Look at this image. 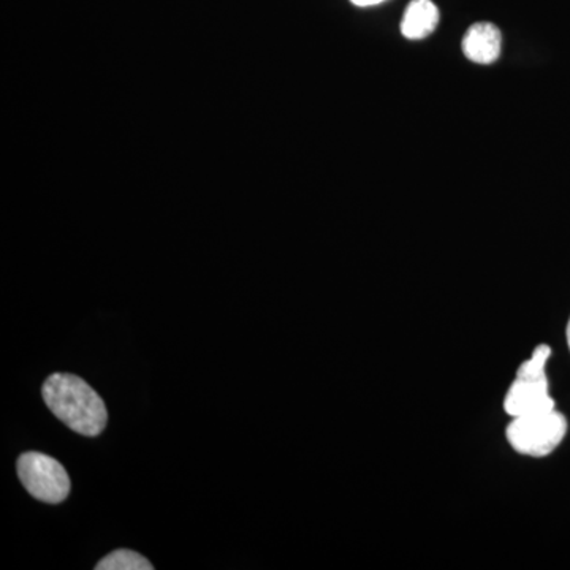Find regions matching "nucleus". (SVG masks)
I'll list each match as a JSON object with an SVG mask.
<instances>
[{"mask_svg":"<svg viewBox=\"0 0 570 570\" xmlns=\"http://www.w3.org/2000/svg\"><path fill=\"white\" fill-rule=\"evenodd\" d=\"M41 395L52 414L81 436H99L107 426L108 412L102 397L75 374H51Z\"/></svg>","mask_w":570,"mask_h":570,"instance_id":"f257e3e1","label":"nucleus"},{"mask_svg":"<svg viewBox=\"0 0 570 570\" xmlns=\"http://www.w3.org/2000/svg\"><path fill=\"white\" fill-rule=\"evenodd\" d=\"M550 356V346L542 344L517 370L515 379L504 397V411L510 419L557 409L547 377Z\"/></svg>","mask_w":570,"mask_h":570,"instance_id":"f03ea898","label":"nucleus"},{"mask_svg":"<svg viewBox=\"0 0 570 570\" xmlns=\"http://www.w3.org/2000/svg\"><path fill=\"white\" fill-rule=\"evenodd\" d=\"M568 419L557 409L535 414L512 417L505 430V438L512 450L530 459H546L551 455L568 434Z\"/></svg>","mask_w":570,"mask_h":570,"instance_id":"7ed1b4c3","label":"nucleus"},{"mask_svg":"<svg viewBox=\"0 0 570 570\" xmlns=\"http://www.w3.org/2000/svg\"><path fill=\"white\" fill-rule=\"evenodd\" d=\"M18 475L31 497L48 504H59L70 494V478L58 460L39 452L22 453Z\"/></svg>","mask_w":570,"mask_h":570,"instance_id":"20e7f679","label":"nucleus"},{"mask_svg":"<svg viewBox=\"0 0 570 570\" xmlns=\"http://www.w3.org/2000/svg\"><path fill=\"white\" fill-rule=\"evenodd\" d=\"M502 36L491 22H475L463 39V52L469 61L490 66L501 56Z\"/></svg>","mask_w":570,"mask_h":570,"instance_id":"39448f33","label":"nucleus"},{"mask_svg":"<svg viewBox=\"0 0 570 570\" xmlns=\"http://www.w3.org/2000/svg\"><path fill=\"white\" fill-rule=\"evenodd\" d=\"M439 10L433 0H412L404 11L401 32L409 40H422L438 28Z\"/></svg>","mask_w":570,"mask_h":570,"instance_id":"423d86ee","label":"nucleus"},{"mask_svg":"<svg viewBox=\"0 0 570 570\" xmlns=\"http://www.w3.org/2000/svg\"><path fill=\"white\" fill-rule=\"evenodd\" d=\"M97 570H153V564L137 551L116 550L105 557Z\"/></svg>","mask_w":570,"mask_h":570,"instance_id":"0eeeda50","label":"nucleus"},{"mask_svg":"<svg viewBox=\"0 0 570 570\" xmlns=\"http://www.w3.org/2000/svg\"><path fill=\"white\" fill-rule=\"evenodd\" d=\"M352 3L356 7H373L379 6V3L385 2V0H351Z\"/></svg>","mask_w":570,"mask_h":570,"instance_id":"6e6552de","label":"nucleus"},{"mask_svg":"<svg viewBox=\"0 0 570 570\" xmlns=\"http://www.w3.org/2000/svg\"><path fill=\"white\" fill-rule=\"evenodd\" d=\"M566 337H568V346L570 348V318H569L568 330H566Z\"/></svg>","mask_w":570,"mask_h":570,"instance_id":"1a4fd4ad","label":"nucleus"}]
</instances>
